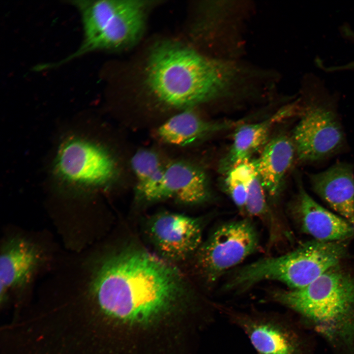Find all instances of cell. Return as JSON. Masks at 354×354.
<instances>
[{"mask_svg":"<svg viewBox=\"0 0 354 354\" xmlns=\"http://www.w3.org/2000/svg\"><path fill=\"white\" fill-rule=\"evenodd\" d=\"M93 267L85 288L68 298L62 312L86 342L106 343L116 324H149L173 310L184 293L177 269L146 250L111 253Z\"/></svg>","mask_w":354,"mask_h":354,"instance_id":"cell-1","label":"cell"},{"mask_svg":"<svg viewBox=\"0 0 354 354\" xmlns=\"http://www.w3.org/2000/svg\"><path fill=\"white\" fill-rule=\"evenodd\" d=\"M146 71V84L153 96L167 106L183 110L223 94L238 73L231 63L171 42L153 48Z\"/></svg>","mask_w":354,"mask_h":354,"instance_id":"cell-2","label":"cell"},{"mask_svg":"<svg viewBox=\"0 0 354 354\" xmlns=\"http://www.w3.org/2000/svg\"><path fill=\"white\" fill-rule=\"evenodd\" d=\"M269 297L312 323L334 346L354 354V276L337 265L307 286Z\"/></svg>","mask_w":354,"mask_h":354,"instance_id":"cell-3","label":"cell"},{"mask_svg":"<svg viewBox=\"0 0 354 354\" xmlns=\"http://www.w3.org/2000/svg\"><path fill=\"white\" fill-rule=\"evenodd\" d=\"M347 250L346 240H312L286 254L263 258L236 269L231 282L240 292L266 280L281 282L290 289L302 288L339 265Z\"/></svg>","mask_w":354,"mask_h":354,"instance_id":"cell-4","label":"cell"},{"mask_svg":"<svg viewBox=\"0 0 354 354\" xmlns=\"http://www.w3.org/2000/svg\"><path fill=\"white\" fill-rule=\"evenodd\" d=\"M83 21L84 39L59 65L92 51L115 50L135 43L144 31L148 3L141 0H76Z\"/></svg>","mask_w":354,"mask_h":354,"instance_id":"cell-5","label":"cell"},{"mask_svg":"<svg viewBox=\"0 0 354 354\" xmlns=\"http://www.w3.org/2000/svg\"><path fill=\"white\" fill-rule=\"evenodd\" d=\"M301 118L294 130L295 153L302 161H314L338 151L344 142L343 129L336 113L338 94L311 72L302 87Z\"/></svg>","mask_w":354,"mask_h":354,"instance_id":"cell-6","label":"cell"},{"mask_svg":"<svg viewBox=\"0 0 354 354\" xmlns=\"http://www.w3.org/2000/svg\"><path fill=\"white\" fill-rule=\"evenodd\" d=\"M116 164L108 151L83 133H72L61 140L53 161L55 178L68 189L90 191L109 183Z\"/></svg>","mask_w":354,"mask_h":354,"instance_id":"cell-7","label":"cell"},{"mask_svg":"<svg viewBox=\"0 0 354 354\" xmlns=\"http://www.w3.org/2000/svg\"><path fill=\"white\" fill-rule=\"evenodd\" d=\"M260 246L259 233L248 218L218 226L198 250L197 262L210 283L255 253Z\"/></svg>","mask_w":354,"mask_h":354,"instance_id":"cell-8","label":"cell"},{"mask_svg":"<svg viewBox=\"0 0 354 354\" xmlns=\"http://www.w3.org/2000/svg\"><path fill=\"white\" fill-rule=\"evenodd\" d=\"M216 307L243 331L256 354H303L299 334L283 315L257 310L240 311Z\"/></svg>","mask_w":354,"mask_h":354,"instance_id":"cell-9","label":"cell"},{"mask_svg":"<svg viewBox=\"0 0 354 354\" xmlns=\"http://www.w3.org/2000/svg\"><path fill=\"white\" fill-rule=\"evenodd\" d=\"M42 260L39 249L19 236L7 240L1 249L0 303L4 307L15 297L14 314L23 308L22 297Z\"/></svg>","mask_w":354,"mask_h":354,"instance_id":"cell-10","label":"cell"},{"mask_svg":"<svg viewBox=\"0 0 354 354\" xmlns=\"http://www.w3.org/2000/svg\"><path fill=\"white\" fill-rule=\"evenodd\" d=\"M148 231L163 259L180 261L196 253L202 243V225L197 218L170 212L152 216Z\"/></svg>","mask_w":354,"mask_h":354,"instance_id":"cell-11","label":"cell"},{"mask_svg":"<svg viewBox=\"0 0 354 354\" xmlns=\"http://www.w3.org/2000/svg\"><path fill=\"white\" fill-rule=\"evenodd\" d=\"M300 229L317 240L331 242L346 240L354 235V225L317 203L300 186L290 208Z\"/></svg>","mask_w":354,"mask_h":354,"instance_id":"cell-12","label":"cell"},{"mask_svg":"<svg viewBox=\"0 0 354 354\" xmlns=\"http://www.w3.org/2000/svg\"><path fill=\"white\" fill-rule=\"evenodd\" d=\"M313 191L341 217L354 225V174L353 167L337 163L310 177Z\"/></svg>","mask_w":354,"mask_h":354,"instance_id":"cell-13","label":"cell"},{"mask_svg":"<svg viewBox=\"0 0 354 354\" xmlns=\"http://www.w3.org/2000/svg\"><path fill=\"white\" fill-rule=\"evenodd\" d=\"M299 103L300 101L288 105L263 121L238 125L224 167L229 170L236 164L250 159L255 152L267 143L269 132L274 125L300 112Z\"/></svg>","mask_w":354,"mask_h":354,"instance_id":"cell-14","label":"cell"},{"mask_svg":"<svg viewBox=\"0 0 354 354\" xmlns=\"http://www.w3.org/2000/svg\"><path fill=\"white\" fill-rule=\"evenodd\" d=\"M295 153L292 138L280 135L267 142L259 157L254 161L266 192L271 197L275 198L279 194Z\"/></svg>","mask_w":354,"mask_h":354,"instance_id":"cell-15","label":"cell"},{"mask_svg":"<svg viewBox=\"0 0 354 354\" xmlns=\"http://www.w3.org/2000/svg\"><path fill=\"white\" fill-rule=\"evenodd\" d=\"M209 192L205 173L195 166L173 162L165 168L164 200L174 199L185 204L206 201Z\"/></svg>","mask_w":354,"mask_h":354,"instance_id":"cell-16","label":"cell"},{"mask_svg":"<svg viewBox=\"0 0 354 354\" xmlns=\"http://www.w3.org/2000/svg\"><path fill=\"white\" fill-rule=\"evenodd\" d=\"M237 125V122L207 120L192 109H187L174 115L162 124L158 128L156 134L165 143L182 146L192 143L210 134Z\"/></svg>","mask_w":354,"mask_h":354,"instance_id":"cell-17","label":"cell"},{"mask_svg":"<svg viewBox=\"0 0 354 354\" xmlns=\"http://www.w3.org/2000/svg\"><path fill=\"white\" fill-rule=\"evenodd\" d=\"M131 164L136 178V194L147 202L164 200V172L158 155L153 151L141 149L133 156Z\"/></svg>","mask_w":354,"mask_h":354,"instance_id":"cell-18","label":"cell"},{"mask_svg":"<svg viewBox=\"0 0 354 354\" xmlns=\"http://www.w3.org/2000/svg\"><path fill=\"white\" fill-rule=\"evenodd\" d=\"M255 171L254 161L247 159L230 168L226 177V185L232 200L240 210L244 212H245L248 186Z\"/></svg>","mask_w":354,"mask_h":354,"instance_id":"cell-19","label":"cell"},{"mask_svg":"<svg viewBox=\"0 0 354 354\" xmlns=\"http://www.w3.org/2000/svg\"><path fill=\"white\" fill-rule=\"evenodd\" d=\"M245 212L250 216L265 219L268 214L266 190L256 169L248 186Z\"/></svg>","mask_w":354,"mask_h":354,"instance_id":"cell-20","label":"cell"},{"mask_svg":"<svg viewBox=\"0 0 354 354\" xmlns=\"http://www.w3.org/2000/svg\"><path fill=\"white\" fill-rule=\"evenodd\" d=\"M339 30L340 34L344 39L354 44V30L349 25L343 24Z\"/></svg>","mask_w":354,"mask_h":354,"instance_id":"cell-21","label":"cell"}]
</instances>
